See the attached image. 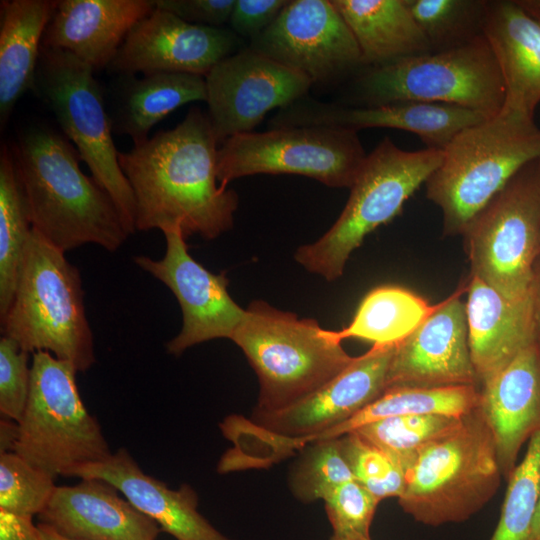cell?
Here are the masks:
<instances>
[{
  "mask_svg": "<svg viewBox=\"0 0 540 540\" xmlns=\"http://www.w3.org/2000/svg\"><path fill=\"white\" fill-rule=\"evenodd\" d=\"M354 480L338 438L306 443L289 475L292 494L303 503L323 500L336 486Z\"/></svg>",
  "mask_w": 540,
  "mask_h": 540,
  "instance_id": "obj_35",
  "label": "cell"
},
{
  "mask_svg": "<svg viewBox=\"0 0 540 540\" xmlns=\"http://www.w3.org/2000/svg\"><path fill=\"white\" fill-rule=\"evenodd\" d=\"M357 131L327 126H286L232 136L218 147L222 187L255 174H296L332 188H351L364 163Z\"/></svg>",
  "mask_w": 540,
  "mask_h": 540,
  "instance_id": "obj_12",
  "label": "cell"
},
{
  "mask_svg": "<svg viewBox=\"0 0 540 540\" xmlns=\"http://www.w3.org/2000/svg\"><path fill=\"white\" fill-rule=\"evenodd\" d=\"M470 276L509 299L529 296L540 242V157L526 164L463 233Z\"/></svg>",
  "mask_w": 540,
  "mask_h": 540,
  "instance_id": "obj_11",
  "label": "cell"
},
{
  "mask_svg": "<svg viewBox=\"0 0 540 540\" xmlns=\"http://www.w3.org/2000/svg\"><path fill=\"white\" fill-rule=\"evenodd\" d=\"M56 487L54 477L16 452L0 453V510L38 516Z\"/></svg>",
  "mask_w": 540,
  "mask_h": 540,
  "instance_id": "obj_36",
  "label": "cell"
},
{
  "mask_svg": "<svg viewBox=\"0 0 540 540\" xmlns=\"http://www.w3.org/2000/svg\"><path fill=\"white\" fill-rule=\"evenodd\" d=\"M360 48L365 68L431 52L404 0H331Z\"/></svg>",
  "mask_w": 540,
  "mask_h": 540,
  "instance_id": "obj_28",
  "label": "cell"
},
{
  "mask_svg": "<svg viewBox=\"0 0 540 540\" xmlns=\"http://www.w3.org/2000/svg\"><path fill=\"white\" fill-rule=\"evenodd\" d=\"M329 540H371L370 536L360 534H332Z\"/></svg>",
  "mask_w": 540,
  "mask_h": 540,
  "instance_id": "obj_48",
  "label": "cell"
},
{
  "mask_svg": "<svg viewBox=\"0 0 540 540\" xmlns=\"http://www.w3.org/2000/svg\"><path fill=\"white\" fill-rule=\"evenodd\" d=\"M76 368L47 351L32 354L31 384L13 451L56 479L113 453L86 409Z\"/></svg>",
  "mask_w": 540,
  "mask_h": 540,
  "instance_id": "obj_8",
  "label": "cell"
},
{
  "mask_svg": "<svg viewBox=\"0 0 540 540\" xmlns=\"http://www.w3.org/2000/svg\"><path fill=\"white\" fill-rule=\"evenodd\" d=\"M468 343L479 387L534 342L529 296L513 300L476 277L466 284Z\"/></svg>",
  "mask_w": 540,
  "mask_h": 540,
  "instance_id": "obj_24",
  "label": "cell"
},
{
  "mask_svg": "<svg viewBox=\"0 0 540 540\" xmlns=\"http://www.w3.org/2000/svg\"><path fill=\"white\" fill-rule=\"evenodd\" d=\"M540 494V432L530 439L522 461L508 478L500 518L490 540H531Z\"/></svg>",
  "mask_w": 540,
  "mask_h": 540,
  "instance_id": "obj_34",
  "label": "cell"
},
{
  "mask_svg": "<svg viewBox=\"0 0 540 540\" xmlns=\"http://www.w3.org/2000/svg\"><path fill=\"white\" fill-rule=\"evenodd\" d=\"M397 344H374L333 379L285 409L252 414L253 423L271 434L313 441L349 420L387 387L390 362Z\"/></svg>",
  "mask_w": 540,
  "mask_h": 540,
  "instance_id": "obj_18",
  "label": "cell"
},
{
  "mask_svg": "<svg viewBox=\"0 0 540 540\" xmlns=\"http://www.w3.org/2000/svg\"><path fill=\"white\" fill-rule=\"evenodd\" d=\"M442 159V150L406 151L383 138L366 156L336 222L317 241L300 246L295 260L327 281L341 277L352 252L369 233L401 213Z\"/></svg>",
  "mask_w": 540,
  "mask_h": 540,
  "instance_id": "obj_7",
  "label": "cell"
},
{
  "mask_svg": "<svg viewBox=\"0 0 540 540\" xmlns=\"http://www.w3.org/2000/svg\"><path fill=\"white\" fill-rule=\"evenodd\" d=\"M539 255H540V242H539Z\"/></svg>",
  "mask_w": 540,
  "mask_h": 540,
  "instance_id": "obj_49",
  "label": "cell"
},
{
  "mask_svg": "<svg viewBox=\"0 0 540 540\" xmlns=\"http://www.w3.org/2000/svg\"><path fill=\"white\" fill-rule=\"evenodd\" d=\"M338 439L354 480L380 501L401 496L405 486V473L389 455L356 432H350Z\"/></svg>",
  "mask_w": 540,
  "mask_h": 540,
  "instance_id": "obj_37",
  "label": "cell"
},
{
  "mask_svg": "<svg viewBox=\"0 0 540 540\" xmlns=\"http://www.w3.org/2000/svg\"><path fill=\"white\" fill-rule=\"evenodd\" d=\"M289 0H236L230 29L241 39H254L279 16Z\"/></svg>",
  "mask_w": 540,
  "mask_h": 540,
  "instance_id": "obj_40",
  "label": "cell"
},
{
  "mask_svg": "<svg viewBox=\"0 0 540 540\" xmlns=\"http://www.w3.org/2000/svg\"><path fill=\"white\" fill-rule=\"evenodd\" d=\"M533 18L540 22V0H516Z\"/></svg>",
  "mask_w": 540,
  "mask_h": 540,
  "instance_id": "obj_45",
  "label": "cell"
},
{
  "mask_svg": "<svg viewBox=\"0 0 540 540\" xmlns=\"http://www.w3.org/2000/svg\"><path fill=\"white\" fill-rule=\"evenodd\" d=\"M73 477L109 482L176 540H232L199 513L198 496L191 486L169 488L146 474L125 448L118 449L105 461L79 468Z\"/></svg>",
  "mask_w": 540,
  "mask_h": 540,
  "instance_id": "obj_23",
  "label": "cell"
},
{
  "mask_svg": "<svg viewBox=\"0 0 540 540\" xmlns=\"http://www.w3.org/2000/svg\"><path fill=\"white\" fill-rule=\"evenodd\" d=\"M0 540H41L33 517L0 510Z\"/></svg>",
  "mask_w": 540,
  "mask_h": 540,
  "instance_id": "obj_42",
  "label": "cell"
},
{
  "mask_svg": "<svg viewBox=\"0 0 540 540\" xmlns=\"http://www.w3.org/2000/svg\"><path fill=\"white\" fill-rule=\"evenodd\" d=\"M479 405L480 388L474 385L390 388L352 418L320 434L313 441L338 438L368 423L391 417L429 414L465 416Z\"/></svg>",
  "mask_w": 540,
  "mask_h": 540,
  "instance_id": "obj_29",
  "label": "cell"
},
{
  "mask_svg": "<svg viewBox=\"0 0 540 540\" xmlns=\"http://www.w3.org/2000/svg\"><path fill=\"white\" fill-rule=\"evenodd\" d=\"M243 48L231 29L190 24L155 8L130 30L107 71L114 76L166 72L205 77Z\"/></svg>",
  "mask_w": 540,
  "mask_h": 540,
  "instance_id": "obj_16",
  "label": "cell"
},
{
  "mask_svg": "<svg viewBox=\"0 0 540 540\" xmlns=\"http://www.w3.org/2000/svg\"><path fill=\"white\" fill-rule=\"evenodd\" d=\"M56 1L0 2V124L3 128L19 98L34 86L45 29Z\"/></svg>",
  "mask_w": 540,
  "mask_h": 540,
  "instance_id": "obj_27",
  "label": "cell"
},
{
  "mask_svg": "<svg viewBox=\"0 0 540 540\" xmlns=\"http://www.w3.org/2000/svg\"><path fill=\"white\" fill-rule=\"evenodd\" d=\"M163 234L166 250L161 259L141 255L134 257V262L165 284L180 305L182 327L166 344L167 352L179 356L202 342L231 339L246 309L230 296L225 272L214 274L197 262L180 231L169 229Z\"/></svg>",
  "mask_w": 540,
  "mask_h": 540,
  "instance_id": "obj_15",
  "label": "cell"
},
{
  "mask_svg": "<svg viewBox=\"0 0 540 540\" xmlns=\"http://www.w3.org/2000/svg\"><path fill=\"white\" fill-rule=\"evenodd\" d=\"M487 119L456 105L422 101H397L371 106H343L307 96L279 109L271 128L327 126L359 131L392 128L416 134L426 148L444 150L463 129Z\"/></svg>",
  "mask_w": 540,
  "mask_h": 540,
  "instance_id": "obj_17",
  "label": "cell"
},
{
  "mask_svg": "<svg viewBox=\"0 0 540 540\" xmlns=\"http://www.w3.org/2000/svg\"><path fill=\"white\" fill-rule=\"evenodd\" d=\"M153 0H57L42 45L69 52L94 71L107 69Z\"/></svg>",
  "mask_w": 540,
  "mask_h": 540,
  "instance_id": "obj_21",
  "label": "cell"
},
{
  "mask_svg": "<svg viewBox=\"0 0 540 540\" xmlns=\"http://www.w3.org/2000/svg\"><path fill=\"white\" fill-rule=\"evenodd\" d=\"M461 292L435 304L431 314L396 345L386 390L396 387H479L470 355L466 306L460 298Z\"/></svg>",
  "mask_w": 540,
  "mask_h": 540,
  "instance_id": "obj_19",
  "label": "cell"
},
{
  "mask_svg": "<svg viewBox=\"0 0 540 540\" xmlns=\"http://www.w3.org/2000/svg\"><path fill=\"white\" fill-rule=\"evenodd\" d=\"M18 435V423L4 418L0 422V453L13 451Z\"/></svg>",
  "mask_w": 540,
  "mask_h": 540,
  "instance_id": "obj_44",
  "label": "cell"
},
{
  "mask_svg": "<svg viewBox=\"0 0 540 540\" xmlns=\"http://www.w3.org/2000/svg\"><path fill=\"white\" fill-rule=\"evenodd\" d=\"M236 0H153L156 9L195 25L221 27L228 23Z\"/></svg>",
  "mask_w": 540,
  "mask_h": 540,
  "instance_id": "obj_41",
  "label": "cell"
},
{
  "mask_svg": "<svg viewBox=\"0 0 540 540\" xmlns=\"http://www.w3.org/2000/svg\"><path fill=\"white\" fill-rule=\"evenodd\" d=\"M531 540H540V494L538 497L532 524Z\"/></svg>",
  "mask_w": 540,
  "mask_h": 540,
  "instance_id": "obj_47",
  "label": "cell"
},
{
  "mask_svg": "<svg viewBox=\"0 0 540 540\" xmlns=\"http://www.w3.org/2000/svg\"><path fill=\"white\" fill-rule=\"evenodd\" d=\"M540 157L534 117L502 110L460 131L425 182L426 197L443 215V234L461 235L485 205L526 164Z\"/></svg>",
  "mask_w": 540,
  "mask_h": 540,
  "instance_id": "obj_4",
  "label": "cell"
},
{
  "mask_svg": "<svg viewBox=\"0 0 540 540\" xmlns=\"http://www.w3.org/2000/svg\"><path fill=\"white\" fill-rule=\"evenodd\" d=\"M355 86L361 106L422 101L456 105L490 118L505 102L502 76L484 35L456 48L365 68Z\"/></svg>",
  "mask_w": 540,
  "mask_h": 540,
  "instance_id": "obj_10",
  "label": "cell"
},
{
  "mask_svg": "<svg viewBox=\"0 0 540 540\" xmlns=\"http://www.w3.org/2000/svg\"><path fill=\"white\" fill-rule=\"evenodd\" d=\"M37 527L40 532L41 540H72L59 535L52 528L43 523H38Z\"/></svg>",
  "mask_w": 540,
  "mask_h": 540,
  "instance_id": "obj_46",
  "label": "cell"
},
{
  "mask_svg": "<svg viewBox=\"0 0 540 540\" xmlns=\"http://www.w3.org/2000/svg\"><path fill=\"white\" fill-rule=\"evenodd\" d=\"M119 493L105 480L83 478L72 486H57L37 517L72 540H156L159 525Z\"/></svg>",
  "mask_w": 540,
  "mask_h": 540,
  "instance_id": "obj_20",
  "label": "cell"
},
{
  "mask_svg": "<svg viewBox=\"0 0 540 540\" xmlns=\"http://www.w3.org/2000/svg\"><path fill=\"white\" fill-rule=\"evenodd\" d=\"M248 47L303 73L313 84L365 69L355 37L331 0H289Z\"/></svg>",
  "mask_w": 540,
  "mask_h": 540,
  "instance_id": "obj_13",
  "label": "cell"
},
{
  "mask_svg": "<svg viewBox=\"0 0 540 540\" xmlns=\"http://www.w3.org/2000/svg\"><path fill=\"white\" fill-rule=\"evenodd\" d=\"M409 289L385 285L366 294L351 321L338 337L359 338L374 344H398L408 337L434 310Z\"/></svg>",
  "mask_w": 540,
  "mask_h": 540,
  "instance_id": "obj_30",
  "label": "cell"
},
{
  "mask_svg": "<svg viewBox=\"0 0 540 540\" xmlns=\"http://www.w3.org/2000/svg\"><path fill=\"white\" fill-rule=\"evenodd\" d=\"M32 229L64 253L85 244L115 251L130 235L111 196L80 168L63 133L25 128L12 148Z\"/></svg>",
  "mask_w": 540,
  "mask_h": 540,
  "instance_id": "obj_2",
  "label": "cell"
},
{
  "mask_svg": "<svg viewBox=\"0 0 540 540\" xmlns=\"http://www.w3.org/2000/svg\"><path fill=\"white\" fill-rule=\"evenodd\" d=\"M483 35L502 76L503 107L534 117L540 102V22L516 0H486Z\"/></svg>",
  "mask_w": 540,
  "mask_h": 540,
  "instance_id": "obj_25",
  "label": "cell"
},
{
  "mask_svg": "<svg viewBox=\"0 0 540 540\" xmlns=\"http://www.w3.org/2000/svg\"><path fill=\"white\" fill-rule=\"evenodd\" d=\"M208 116L219 145L252 132L274 108L305 97L313 82L249 47L217 63L205 76Z\"/></svg>",
  "mask_w": 540,
  "mask_h": 540,
  "instance_id": "obj_14",
  "label": "cell"
},
{
  "mask_svg": "<svg viewBox=\"0 0 540 540\" xmlns=\"http://www.w3.org/2000/svg\"><path fill=\"white\" fill-rule=\"evenodd\" d=\"M29 353L13 339H0V413L18 422L25 410L31 384Z\"/></svg>",
  "mask_w": 540,
  "mask_h": 540,
  "instance_id": "obj_39",
  "label": "cell"
},
{
  "mask_svg": "<svg viewBox=\"0 0 540 540\" xmlns=\"http://www.w3.org/2000/svg\"><path fill=\"white\" fill-rule=\"evenodd\" d=\"M323 501L334 534L370 536V526L380 500L356 480L336 486Z\"/></svg>",
  "mask_w": 540,
  "mask_h": 540,
  "instance_id": "obj_38",
  "label": "cell"
},
{
  "mask_svg": "<svg viewBox=\"0 0 540 540\" xmlns=\"http://www.w3.org/2000/svg\"><path fill=\"white\" fill-rule=\"evenodd\" d=\"M0 324L3 336L28 353L47 351L78 372L95 363L80 272L33 229L12 302Z\"/></svg>",
  "mask_w": 540,
  "mask_h": 540,
  "instance_id": "obj_5",
  "label": "cell"
},
{
  "mask_svg": "<svg viewBox=\"0 0 540 540\" xmlns=\"http://www.w3.org/2000/svg\"><path fill=\"white\" fill-rule=\"evenodd\" d=\"M431 52L483 36L486 0H404Z\"/></svg>",
  "mask_w": 540,
  "mask_h": 540,
  "instance_id": "obj_33",
  "label": "cell"
},
{
  "mask_svg": "<svg viewBox=\"0 0 540 540\" xmlns=\"http://www.w3.org/2000/svg\"><path fill=\"white\" fill-rule=\"evenodd\" d=\"M501 476L494 438L478 407L418 454L398 502L425 525L463 522L489 502Z\"/></svg>",
  "mask_w": 540,
  "mask_h": 540,
  "instance_id": "obj_6",
  "label": "cell"
},
{
  "mask_svg": "<svg viewBox=\"0 0 540 540\" xmlns=\"http://www.w3.org/2000/svg\"><path fill=\"white\" fill-rule=\"evenodd\" d=\"M51 110L93 179L111 196L126 229L136 230V205L118 160L104 87L94 70L69 52L41 46L32 89Z\"/></svg>",
  "mask_w": 540,
  "mask_h": 540,
  "instance_id": "obj_9",
  "label": "cell"
},
{
  "mask_svg": "<svg viewBox=\"0 0 540 540\" xmlns=\"http://www.w3.org/2000/svg\"><path fill=\"white\" fill-rule=\"evenodd\" d=\"M112 131L132 139L133 146L149 139L152 127L190 102L207 101L205 77L187 73L118 75L104 88Z\"/></svg>",
  "mask_w": 540,
  "mask_h": 540,
  "instance_id": "obj_26",
  "label": "cell"
},
{
  "mask_svg": "<svg viewBox=\"0 0 540 540\" xmlns=\"http://www.w3.org/2000/svg\"><path fill=\"white\" fill-rule=\"evenodd\" d=\"M259 381L255 414L285 409L311 395L353 360L337 331L315 319L252 301L231 337Z\"/></svg>",
  "mask_w": 540,
  "mask_h": 540,
  "instance_id": "obj_3",
  "label": "cell"
},
{
  "mask_svg": "<svg viewBox=\"0 0 540 540\" xmlns=\"http://www.w3.org/2000/svg\"><path fill=\"white\" fill-rule=\"evenodd\" d=\"M534 344L540 350V255L537 257L529 288Z\"/></svg>",
  "mask_w": 540,
  "mask_h": 540,
  "instance_id": "obj_43",
  "label": "cell"
},
{
  "mask_svg": "<svg viewBox=\"0 0 540 540\" xmlns=\"http://www.w3.org/2000/svg\"><path fill=\"white\" fill-rule=\"evenodd\" d=\"M219 144L209 116L197 107L118 160L132 189L139 231L175 229L186 238H217L233 226L237 193L218 184Z\"/></svg>",
  "mask_w": 540,
  "mask_h": 540,
  "instance_id": "obj_1",
  "label": "cell"
},
{
  "mask_svg": "<svg viewBox=\"0 0 540 540\" xmlns=\"http://www.w3.org/2000/svg\"><path fill=\"white\" fill-rule=\"evenodd\" d=\"M32 232L28 203L12 148L0 154V317L17 285L25 246Z\"/></svg>",
  "mask_w": 540,
  "mask_h": 540,
  "instance_id": "obj_31",
  "label": "cell"
},
{
  "mask_svg": "<svg viewBox=\"0 0 540 540\" xmlns=\"http://www.w3.org/2000/svg\"><path fill=\"white\" fill-rule=\"evenodd\" d=\"M464 416L442 414L391 417L352 431L389 455L404 471L430 443L452 432Z\"/></svg>",
  "mask_w": 540,
  "mask_h": 540,
  "instance_id": "obj_32",
  "label": "cell"
},
{
  "mask_svg": "<svg viewBox=\"0 0 540 540\" xmlns=\"http://www.w3.org/2000/svg\"><path fill=\"white\" fill-rule=\"evenodd\" d=\"M479 408L508 479L523 444L540 432V350L534 342L480 387Z\"/></svg>",
  "mask_w": 540,
  "mask_h": 540,
  "instance_id": "obj_22",
  "label": "cell"
}]
</instances>
